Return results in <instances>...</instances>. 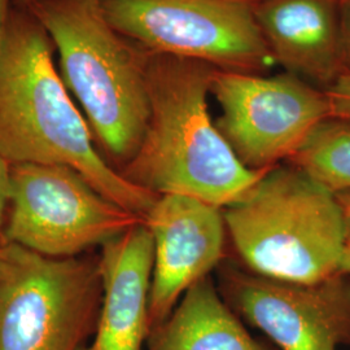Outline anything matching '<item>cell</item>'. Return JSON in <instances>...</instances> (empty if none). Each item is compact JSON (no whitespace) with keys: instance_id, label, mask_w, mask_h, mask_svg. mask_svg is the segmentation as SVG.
Masks as SVG:
<instances>
[{"instance_id":"cell-22","label":"cell","mask_w":350,"mask_h":350,"mask_svg":"<svg viewBox=\"0 0 350 350\" xmlns=\"http://www.w3.org/2000/svg\"><path fill=\"white\" fill-rule=\"evenodd\" d=\"M16 3H18V4H21V5H26V4H29V3H31V1H34V0H14Z\"/></svg>"},{"instance_id":"cell-21","label":"cell","mask_w":350,"mask_h":350,"mask_svg":"<svg viewBox=\"0 0 350 350\" xmlns=\"http://www.w3.org/2000/svg\"><path fill=\"white\" fill-rule=\"evenodd\" d=\"M336 198H338V202L341 204L344 212L347 213L348 217H350V191L338 193L336 195Z\"/></svg>"},{"instance_id":"cell-2","label":"cell","mask_w":350,"mask_h":350,"mask_svg":"<svg viewBox=\"0 0 350 350\" xmlns=\"http://www.w3.org/2000/svg\"><path fill=\"white\" fill-rule=\"evenodd\" d=\"M214 68L147 52L150 120L135 156L118 172L156 195L179 193L225 209L265 172L239 161L208 109Z\"/></svg>"},{"instance_id":"cell-17","label":"cell","mask_w":350,"mask_h":350,"mask_svg":"<svg viewBox=\"0 0 350 350\" xmlns=\"http://www.w3.org/2000/svg\"><path fill=\"white\" fill-rule=\"evenodd\" d=\"M13 1L14 0H0V53L3 51L7 37V29L12 11Z\"/></svg>"},{"instance_id":"cell-13","label":"cell","mask_w":350,"mask_h":350,"mask_svg":"<svg viewBox=\"0 0 350 350\" xmlns=\"http://www.w3.org/2000/svg\"><path fill=\"white\" fill-rule=\"evenodd\" d=\"M146 350H267L219 296L209 276L188 289L174 310L150 331Z\"/></svg>"},{"instance_id":"cell-1","label":"cell","mask_w":350,"mask_h":350,"mask_svg":"<svg viewBox=\"0 0 350 350\" xmlns=\"http://www.w3.org/2000/svg\"><path fill=\"white\" fill-rule=\"evenodd\" d=\"M53 53L43 26L13 1L0 53V154L10 163L69 166L104 198L144 219L159 195L126 179L101 154Z\"/></svg>"},{"instance_id":"cell-8","label":"cell","mask_w":350,"mask_h":350,"mask_svg":"<svg viewBox=\"0 0 350 350\" xmlns=\"http://www.w3.org/2000/svg\"><path fill=\"white\" fill-rule=\"evenodd\" d=\"M211 92L222 111L217 129L239 161L253 172H267L292 159L331 118L325 91L292 73L215 69Z\"/></svg>"},{"instance_id":"cell-15","label":"cell","mask_w":350,"mask_h":350,"mask_svg":"<svg viewBox=\"0 0 350 350\" xmlns=\"http://www.w3.org/2000/svg\"><path fill=\"white\" fill-rule=\"evenodd\" d=\"M331 118L350 124V69H345L327 88Z\"/></svg>"},{"instance_id":"cell-20","label":"cell","mask_w":350,"mask_h":350,"mask_svg":"<svg viewBox=\"0 0 350 350\" xmlns=\"http://www.w3.org/2000/svg\"><path fill=\"white\" fill-rule=\"evenodd\" d=\"M8 260H10V253H8V244L0 245V279L4 275L7 266H8Z\"/></svg>"},{"instance_id":"cell-19","label":"cell","mask_w":350,"mask_h":350,"mask_svg":"<svg viewBox=\"0 0 350 350\" xmlns=\"http://www.w3.org/2000/svg\"><path fill=\"white\" fill-rule=\"evenodd\" d=\"M341 271L350 275V217H348V225H347V239H345V247H344V254H342Z\"/></svg>"},{"instance_id":"cell-11","label":"cell","mask_w":350,"mask_h":350,"mask_svg":"<svg viewBox=\"0 0 350 350\" xmlns=\"http://www.w3.org/2000/svg\"><path fill=\"white\" fill-rule=\"evenodd\" d=\"M103 287L94 338L82 350H144L150 334L153 240L143 222L101 245Z\"/></svg>"},{"instance_id":"cell-5","label":"cell","mask_w":350,"mask_h":350,"mask_svg":"<svg viewBox=\"0 0 350 350\" xmlns=\"http://www.w3.org/2000/svg\"><path fill=\"white\" fill-rule=\"evenodd\" d=\"M0 279V350H82L103 287L98 262L51 258L8 243Z\"/></svg>"},{"instance_id":"cell-10","label":"cell","mask_w":350,"mask_h":350,"mask_svg":"<svg viewBox=\"0 0 350 350\" xmlns=\"http://www.w3.org/2000/svg\"><path fill=\"white\" fill-rule=\"evenodd\" d=\"M153 240L150 331L174 310L189 288L209 276L224 257V209L196 198L160 195L144 218Z\"/></svg>"},{"instance_id":"cell-18","label":"cell","mask_w":350,"mask_h":350,"mask_svg":"<svg viewBox=\"0 0 350 350\" xmlns=\"http://www.w3.org/2000/svg\"><path fill=\"white\" fill-rule=\"evenodd\" d=\"M341 34H342V50H344V60L350 63V0L348 5V12L345 18L341 21Z\"/></svg>"},{"instance_id":"cell-9","label":"cell","mask_w":350,"mask_h":350,"mask_svg":"<svg viewBox=\"0 0 350 350\" xmlns=\"http://www.w3.org/2000/svg\"><path fill=\"white\" fill-rule=\"evenodd\" d=\"M224 297L280 350H338L350 345V275L312 283L278 280L225 266Z\"/></svg>"},{"instance_id":"cell-6","label":"cell","mask_w":350,"mask_h":350,"mask_svg":"<svg viewBox=\"0 0 350 350\" xmlns=\"http://www.w3.org/2000/svg\"><path fill=\"white\" fill-rule=\"evenodd\" d=\"M108 23L153 55L257 73L275 62L254 0H99Z\"/></svg>"},{"instance_id":"cell-12","label":"cell","mask_w":350,"mask_h":350,"mask_svg":"<svg viewBox=\"0 0 350 350\" xmlns=\"http://www.w3.org/2000/svg\"><path fill=\"white\" fill-rule=\"evenodd\" d=\"M338 0H262L256 16L274 62L289 73L331 85L342 73Z\"/></svg>"},{"instance_id":"cell-3","label":"cell","mask_w":350,"mask_h":350,"mask_svg":"<svg viewBox=\"0 0 350 350\" xmlns=\"http://www.w3.org/2000/svg\"><path fill=\"white\" fill-rule=\"evenodd\" d=\"M24 7L49 34L59 73L96 146L120 170L135 156L150 120L147 52L108 23L99 0H34Z\"/></svg>"},{"instance_id":"cell-14","label":"cell","mask_w":350,"mask_h":350,"mask_svg":"<svg viewBox=\"0 0 350 350\" xmlns=\"http://www.w3.org/2000/svg\"><path fill=\"white\" fill-rule=\"evenodd\" d=\"M321 186L338 195L350 191V124L329 118L289 159Z\"/></svg>"},{"instance_id":"cell-16","label":"cell","mask_w":350,"mask_h":350,"mask_svg":"<svg viewBox=\"0 0 350 350\" xmlns=\"http://www.w3.org/2000/svg\"><path fill=\"white\" fill-rule=\"evenodd\" d=\"M11 199V163L0 154V245H5V224Z\"/></svg>"},{"instance_id":"cell-4","label":"cell","mask_w":350,"mask_h":350,"mask_svg":"<svg viewBox=\"0 0 350 350\" xmlns=\"http://www.w3.org/2000/svg\"><path fill=\"white\" fill-rule=\"evenodd\" d=\"M227 234L258 275L312 283L341 271L348 215L335 193L286 163L224 209Z\"/></svg>"},{"instance_id":"cell-7","label":"cell","mask_w":350,"mask_h":350,"mask_svg":"<svg viewBox=\"0 0 350 350\" xmlns=\"http://www.w3.org/2000/svg\"><path fill=\"white\" fill-rule=\"evenodd\" d=\"M143 221L104 198L69 166L11 163L7 244L70 258Z\"/></svg>"}]
</instances>
